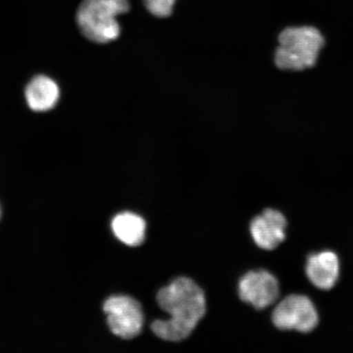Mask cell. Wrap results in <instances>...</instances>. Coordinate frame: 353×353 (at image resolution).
<instances>
[{"label":"cell","instance_id":"6da1fadb","mask_svg":"<svg viewBox=\"0 0 353 353\" xmlns=\"http://www.w3.org/2000/svg\"><path fill=\"white\" fill-rule=\"evenodd\" d=\"M157 302L170 319L154 321L152 330L166 341L179 342L188 338L206 312L204 291L187 277H179L159 291Z\"/></svg>","mask_w":353,"mask_h":353},{"label":"cell","instance_id":"7a4b0ae2","mask_svg":"<svg viewBox=\"0 0 353 353\" xmlns=\"http://www.w3.org/2000/svg\"><path fill=\"white\" fill-rule=\"evenodd\" d=\"M275 61L281 70H303L312 68L325 46V38L314 26L286 28L278 38Z\"/></svg>","mask_w":353,"mask_h":353},{"label":"cell","instance_id":"3957f363","mask_svg":"<svg viewBox=\"0 0 353 353\" xmlns=\"http://www.w3.org/2000/svg\"><path fill=\"white\" fill-rule=\"evenodd\" d=\"M129 10L128 0H83L77 14L79 28L91 41L112 42L121 34L117 17Z\"/></svg>","mask_w":353,"mask_h":353},{"label":"cell","instance_id":"277c9868","mask_svg":"<svg viewBox=\"0 0 353 353\" xmlns=\"http://www.w3.org/2000/svg\"><path fill=\"white\" fill-rule=\"evenodd\" d=\"M103 310L112 332L123 339H134L142 332L144 315L142 306L129 296H113L105 301Z\"/></svg>","mask_w":353,"mask_h":353},{"label":"cell","instance_id":"5b68a950","mask_svg":"<svg viewBox=\"0 0 353 353\" xmlns=\"http://www.w3.org/2000/svg\"><path fill=\"white\" fill-rule=\"evenodd\" d=\"M272 322L281 330L308 333L319 324V314L310 299L292 294L278 304L272 313Z\"/></svg>","mask_w":353,"mask_h":353},{"label":"cell","instance_id":"8992f818","mask_svg":"<svg viewBox=\"0 0 353 353\" xmlns=\"http://www.w3.org/2000/svg\"><path fill=\"white\" fill-rule=\"evenodd\" d=\"M239 296L242 301L255 308L264 309L274 303L279 296V284L270 272H250L239 282Z\"/></svg>","mask_w":353,"mask_h":353},{"label":"cell","instance_id":"52a82bcc","mask_svg":"<svg viewBox=\"0 0 353 353\" xmlns=\"http://www.w3.org/2000/svg\"><path fill=\"white\" fill-rule=\"evenodd\" d=\"M286 219L281 212L268 209L254 218L250 232L260 248L272 250L285 239Z\"/></svg>","mask_w":353,"mask_h":353},{"label":"cell","instance_id":"ba28073f","mask_svg":"<svg viewBox=\"0 0 353 353\" xmlns=\"http://www.w3.org/2000/svg\"><path fill=\"white\" fill-rule=\"evenodd\" d=\"M307 276L317 288L328 290L336 283L339 274L337 255L330 251L315 254L308 258Z\"/></svg>","mask_w":353,"mask_h":353},{"label":"cell","instance_id":"9c48e42d","mask_svg":"<svg viewBox=\"0 0 353 353\" xmlns=\"http://www.w3.org/2000/svg\"><path fill=\"white\" fill-rule=\"evenodd\" d=\"M59 88L52 79L39 76L29 83L26 99L34 112H48L55 107L59 99Z\"/></svg>","mask_w":353,"mask_h":353},{"label":"cell","instance_id":"30bf717a","mask_svg":"<svg viewBox=\"0 0 353 353\" xmlns=\"http://www.w3.org/2000/svg\"><path fill=\"white\" fill-rule=\"evenodd\" d=\"M112 226L114 235L127 245L139 246L145 240V223L139 215L130 212L118 214Z\"/></svg>","mask_w":353,"mask_h":353},{"label":"cell","instance_id":"8fae6325","mask_svg":"<svg viewBox=\"0 0 353 353\" xmlns=\"http://www.w3.org/2000/svg\"><path fill=\"white\" fill-rule=\"evenodd\" d=\"M143 1L145 8L152 15L164 19L173 13L176 0H143Z\"/></svg>","mask_w":353,"mask_h":353}]
</instances>
